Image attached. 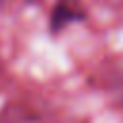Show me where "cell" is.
Segmentation results:
<instances>
[{"label":"cell","mask_w":123,"mask_h":123,"mask_svg":"<svg viewBox=\"0 0 123 123\" xmlns=\"http://www.w3.org/2000/svg\"><path fill=\"white\" fill-rule=\"evenodd\" d=\"M85 19V10L79 0H58L50 13V29L54 33L65 29L69 23Z\"/></svg>","instance_id":"1"}]
</instances>
